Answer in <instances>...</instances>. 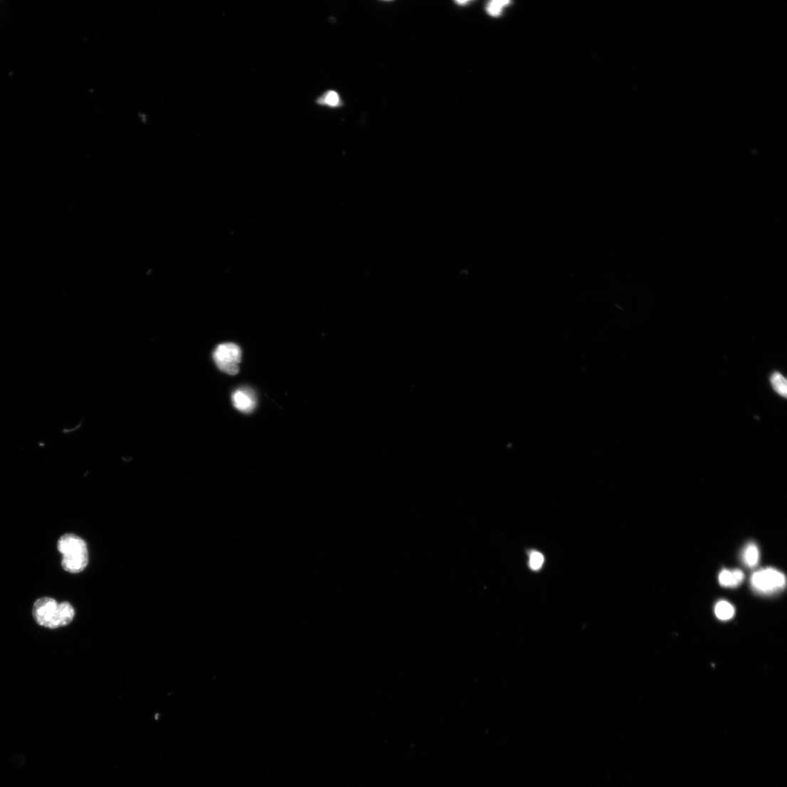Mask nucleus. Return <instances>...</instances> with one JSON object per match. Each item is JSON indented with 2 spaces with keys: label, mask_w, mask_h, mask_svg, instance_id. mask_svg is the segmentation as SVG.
<instances>
[{
  "label": "nucleus",
  "mask_w": 787,
  "mask_h": 787,
  "mask_svg": "<svg viewBox=\"0 0 787 787\" xmlns=\"http://www.w3.org/2000/svg\"><path fill=\"white\" fill-rule=\"evenodd\" d=\"M33 613L40 625L51 629L68 625L75 616V610L69 602L58 603L49 597L38 599L34 603Z\"/></svg>",
  "instance_id": "obj_1"
},
{
  "label": "nucleus",
  "mask_w": 787,
  "mask_h": 787,
  "mask_svg": "<svg viewBox=\"0 0 787 787\" xmlns=\"http://www.w3.org/2000/svg\"><path fill=\"white\" fill-rule=\"evenodd\" d=\"M58 550L63 555L62 566L70 573L83 571L88 564V551L85 542L73 534H66L58 542Z\"/></svg>",
  "instance_id": "obj_2"
},
{
  "label": "nucleus",
  "mask_w": 787,
  "mask_h": 787,
  "mask_svg": "<svg viewBox=\"0 0 787 787\" xmlns=\"http://www.w3.org/2000/svg\"><path fill=\"white\" fill-rule=\"evenodd\" d=\"M213 359L221 371L234 376L239 372L241 350L238 345L233 343L220 344L213 353Z\"/></svg>",
  "instance_id": "obj_3"
},
{
  "label": "nucleus",
  "mask_w": 787,
  "mask_h": 787,
  "mask_svg": "<svg viewBox=\"0 0 787 787\" xmlns=\"http://www.w3.org/2000/svg\"><path fill=\"white\" fill-rule=\"evenodd\" d=\"M753 588L764 593H771L782 589L786 585V578L781 572L773 568H767L753 574Z\"/></svg>",
  "instance_id": "obj_4"
},
{
  "label": "nucleus",
  "mask_w": 787,
  "mask_h": 787,
  "mask_svg": "<svg viewBox=\"0 0 787 787\" xmlns=\"http://www.w3.org/2000/svg\"><path fill=\"white\" fill-rule=\"evenodd\" d=\"M232 398L234 407L241 412L250 413L256 407V397L250 389L243 388L236 390Z\"/></svg>",
  "instance_id": "obj_5"
},
{
  "label": "nucleus",
  "mask_w": 787,
  "mask_h": 787,
  "mask_svg": "<svg viewBox=\"0 0 787 787\" xmlns=\"http://www.w3.org/2000/svg\"><path fill=\"white\" fill-rule=\"evenodd\" d=\"M744 574L741 570H722L719 575V583L724 587H736L744 581Z\"/></svg>",
  "instance_id": "obj_6"
},
{
  "label": "nucleus",
  "mask_w": 787,
  "mask_h": 787,
  "mask_svg": "<svg viewBox=\"0 0 787 787\" xmlns=\"http://www.w3.org/2000/svg\"><path fill=\"white\" fill-rule=\"evenodd\" d=\"M715 614L722 620H729L735 615V609L729 602L721 601L715 607Z\"/></svg>",
  "instance_id": "obj_7"
},
{
  "label": "nucleus",
  "mask_w": 787,
  "mask_h": 787,
  "mask_svg": "<svg viewBox=\"0 0 787 787\" xmlns=\"http://www.w3.org/2000/svg\"><path fill=\"white\" fill-rule=\"evenodd\" d=\"M760 553L758 546L755 544L750 543L744 549L743 560L745 564L749 567H754L759 561Z\"/></svg>",
  "instance_id": "obj_8"
},
{
  "label": "nucleus",
  "mask_w": 787,
  "mask_h": 787,
  "mask_svg": "<svg viewBox=\"0 0 787 787\" xmlns=\"http://www.w3.org/2000/svg\"><path fill=\"white\" fill-rule=\"evenodd\" d=\"M771 383L773 389L783 398L787 396V382L786 379L779 373H774L771 377Z\"/></svg>",
  "instance_id": "obj_9"
},
{
  "label": "nucleus",
  "mask_w": 787,
  "mask_h": 787,
  "mask_svg": "<svg viewBox=\"0 0 787 787\" xmlns=\"http://www.w3.org/2000/svg\"><path fill=\"white\" fill-rule=\"evenodd\" d=\"M319 104L321 105H326L331 107H336L340 105L341 99L339 94L334 90H329L318 100Z\"/></svg>",
  "instance_id": "obj_10"
},
{
  "label": "nucleus",
  "mask_w": 787,
  "mask_h": 787,
  "mask_svg": "<svg viewBox=\"0 0 787 787\" xmlns=\"http://www.w3.org/2000/svg\"><path fill=\"white\" fill-rule=\"evenodd\" d=\"M510 3L508 1H492L490 3L487 7V12L494 17L499 16L502 14L504 9L506 8Z\"/></svg>",
  "instance_id": "obj_11"
},
{
  "label": "nucleus",
  "mask_w": 787,
  "mask_h": 787,
  "mask_svg": "<svg viewBox=\"0 0 787 787\" xmlns=\"http://www.w3.org/2000/svg\"><path fill=\"white\" fill-rule=\"evenodd\" d=\"M544 563V556L537 551H532L529 556V566L532 570L537 571L541 569Z\"/></svg>",
  "instance_id": "obj_12"
},
{
  "label": "nucleus",
  "mask_w": 787,
  "mask_h": 787,
  "mask_svg": "<svg viewBox=\"0 0 787 787\" xmlns=\"http://www.w3.org/2000/svg\"><path fill=\"white\" fill-rule=\"evenodd\" d=\"M468 3V1L467 2L466 1H459V2H458V4H460V5L466 4Z\"/></svg>",
  "instance_id": "obj_13"
}]
</instances>
